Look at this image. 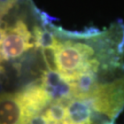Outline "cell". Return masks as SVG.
<instances>
[{"label": "cell", "mask_w": 124, "mask_h": 124, "mask_svg": "<svg viewBox=\"0 0 124 124\" xmlns=\"http://www.w3.org/2000/svg\"><path fill=\"white\" fill-rule=\"evenodd\" d=\"M101 109L93 88L85 91L66 88L52 96L29 124H115Z\"/></svg>", "instance_id": "7a4b0ae2"}, {"label": "cell", "mask_w": 124, "mask_h": 124, "mask_svg": "<svg viewBox=\"0 0 124 124\" xmlns=\"http://www.w3.org/2000/svg\"><path fill=\"white\" fill-rule=\"evenodd\" d=\"M44 25L31 29L24 19L0 28V73L7 64H18L33 53H39V44Z\"/></svg>", "instance_id": "3957f363"}, {"label": "cell", "mask_w": 124, "mask_h": 124, "mask_svg": "<svg viewBox=\"0 0 124 124\" xmlns=\"http://www.w3.org/2000/svg\"><path fill=\"white\" fill-rule=\"evenodd\" d=\"M44 70L74 90H88L124 75V25L73 32L44 26L39 49Z\"/></svg>", "instance_id": "6da1fadb"}, {"label": "cell", "mask_w": 124, "mask_h": 124, "mask_svg": "<svg viewBox=\"0 0 124 124\" xmlns=\"http://www.w3.org/2000/svg\"><path fill=\"white\" fill-rule=\"evenodd\" d=\"M35 107L25 85L0 93V124H29Z\"/></svg>", "instance_id": "277c9868"}]
</instances>
